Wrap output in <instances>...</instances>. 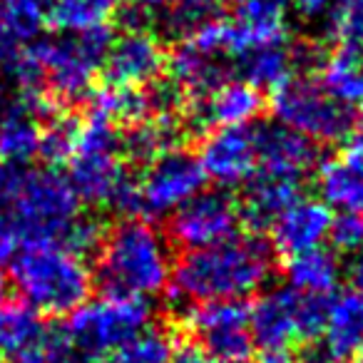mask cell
Listing matches in <instances>:
<instances>
[{
	"mask_svg": "<svg viewBox=\"0 0 363 363\" xmlns=\"http://www.w3.org/2000/svg\"><path fill=\"white\" fill-rule=\"evenodd\" d=\"M110 45V28L38 38L30 45L6 55L8 72L18 85V92L43 97V90H48L57 100L72 102L90 92L95 75L105 65Z\"/></svg>",
	"mask_w": 363,
	"mask_h": 363,
	"instance_id": "cell-1",
	"label": "cell"
},
{
	"mask_svg": "<svg viewBox=\"0 0 363 363\" xmlns=\"http://www.w3.org/2000/svg\"><path fill=\"white\" fill-rule=\"evenodd\" d=\"M274 249L259 237H232L217 247L194 249L177 262L174 291L189 301H227L259 291L272 277Z\"/></svg>",
	"mask_w": 363,
	"mask_h": 363,
	"instance_id": "cell-2",
	"label": "cell"
},
{
	"mask_svg": "<svg viewBox=\"0 0 363 363\" xmlns=\"http://www.w3.org/2000/svg\"><path fill=\"white\" fill-rule=\"evenodd\" d=\"M120 132L107 117L90 110L77 127L75 152L70 157V184L77 199L95 207H112L120 214H142L140 182H135L120 157Z\"/></svg>",
	"mask_w": 363,
	"mask_h": 363,
	"instance_id": "cell-3",
	"label": "cell"
},
{
	"mask_svg": "<svg viewBox=\"0 0 363 363\" xmlns=\"http://www.w3.org/2000/svg\"><path fill=\"white\" fill-rule=\"evenodd\" d=\"M167 239L150 222L127 219L105 232L97 249V284L115 296H155L169 284Z\"/></svg>",
	"mask_w": 363,
	"mask_h": 363,
	"instance_id": "cell-4",
	"label": "cell"
},
{
	"mask_svg": "<svg viewBox=\"0 0 363 363\" xmlns=\"http://www.w3.org/2000/svg\"><path fill=\"white\" fill-rule=\"evenodd\" d=\"M11 277L21 298L38 313L65 316L87 301L92 279L82 257L60 244L26 247L11 264Z\"/></svg>",
	"mask_w": 363,
	"mask_h": 363,
	"instance_id": "cell-5",
	"label": "cell"
},
{
	"mask_svg": "<svg viewBox=\"0 0 363 363\" xmlns=\"http://www.w3.org/2000/svg\"><path fill=\"white\" fill-rule=\"evenodd\" d=\"M80 217V199L70 179L52 169H26L18 192L0 219L11 227L13 237L26 247L60 244L75 219Z\"/></svg>",
	"mask_w": 363,
	"mask_h": 363,
	"instance_id": "cell-6",
	"label": "cell"
},
{
	"mask_svg": "<svg viewBox=\"0 0 363 363\" xmlns=\"http://www.w3.org/2000/svg\"><path fill=\"white\" fill-rule=\"evenodd\" d=\"M152 308L140 296L105 294L97 301H85L70 313L65 326L67 341L75 353L85 358H102L117 353L122 346L147 331Z\"/></svg>",
	"mask_w": 363,
	"mask_h": 363,
	"instance_id": "cell-7",
	"label": "cell"
},
{
	"mask_svg": "<svg viewBox=\"0 0 363 363\" xmlns=\"http://www.w3.org/2000/svg\"><path fill=\"white\" fill-rule=\"evenodd\" d=\"M272 110L279 125L298 132L313 145L343 142L356 127V110L338 102L321 82L308 77H291L274 90Z\"/></svg>",
	"mask_w": 363,
	"mask_h": 363,
	"instance_id": "cell-8",
	"label": "cell"
},
{
	"mask_svg": "<svg viewBox=\"0 0 363 363\" xmlns=\"http://www.w3.org/2000/svg\"><path fill=\"white\" fill-rule=\"evenodd\" d=\"M0 356L11 363H77L65 328L48 326L26 301L0 308Z\"/></svg>",
	"mask_w": 363,
	"mask_h": 363,
	"instance_id": "cell-9",
	"label": "cell"
},
{
	"mask_svg": "<svg viewBox=\"0 0 363 363\" xmlns=\"http://www.w3.org/2000/svg\"><path fill=\"white\" fill-rule=\"evenodd\" d=\"M184 328L217 361L247 363L252 358L254 341L249 333V306L239 298L197 303L184 316Z\"/></svg>",
	"mask_w": 363,
	"mask_h": 363,
	"instance_id": "cell-10",
	"label": "cell"
},
{
	"mask_svg": "<svg viewBox=\"0 0 363 363\" xmlns=\"http://www.w3.org/2000/svg\"><path fill=\"white\" fill-rule=\"evenodd\" d=\"M207 174L197 155L187 150H172L150 162L145 177L140 182V202L142 214L162 217L174 214L182 204L204 192Z\"/></svg>",
	"mask_w": 363,
	"mask_h": 363,
	"instance_id": "cell-11",
	"label": "cell"
},
{
	"mask_svg": "<svg viewBox=\"0 0 363 363\" xmlns=\"http://www.w3.org/2000/svg\"><path fill=\"white\" fill-rule=\"evenodd\" d=\"M239 222V204L227 192H199L169 217V237L194 252L232 239Z\"/></svg>",
	"mask_w": 363,
	"mask_h": 363,
	"instance_id": "cell-12",
	"label": "cell"
},
{
	"mask_svg": "<svg viewBox=\"0 0 363 363\" xmlns=\"http://www.w3.org/2000/svg\"><path fill=\"white\" fill-rule=\"evenodd\" d=\"M52 110L40 95L0 97V162L26 164L40 157L43 147V117Z\"/></svg>",
	"mask_w": 363,
	"mask_h": 363,
	"instance_id": "cell-13",
	"label": "cell"
},
{
	"mask_svg": "<svg viewBox=\"0 0 363 363\" xmlns=\"http://www.w3.org/2000/svg\"><path fill=\"white\" fill-rule=\"evenodd\" d=\"M167 57L160 40L145 28H132L112 40L105 57V80L115 87H147L164 70Z\"/></svg>",
	"mask_w": 363,
	"mask_h": 363,
	"instance_id": "cell-14",
	"label": "cell"
},
{
	"mask_svg": "<svg viewBox=\"0 0 363 363\" xmlns=\"http://www.w3.org/2000/svg\"><path fill=\"white\" fill-rule=\"evenodd\" d=\"M252 132L262 174L298 182L318 167V147L298 132L279 122H262Z\"/></svg>",
	"mask_w": 363,
	"mask_h": 363,
	"instance_id": "cell-15",
	"label": "cell"
},
{
	"mask_svg": "<svg viewBox=\"0 0 363 363\" xmlns=\"http://www.w3.org/2000/svg\"><path fill=\"white\" fill-rule=\"evenodd\" d=\"M199 162L219 187H239L257 172V147L249 127H217L204 137Z\"/></svg>",
	"mask_w": 363,
	"mask_h": 363,
	"instance_id": "cell-16",
	"label": "cell"
},
{
	"mask_svg": "<svg viewBox=\"0 0 363 363\" xmlns=\"http://www.w3.org/2000/svg\"><path fill=\"white\" fill-rule=\"evenodd\" d=\"M331 209L321 199L298 197L269 229L272 249L289 259L323 247L331 229Z\"/></svg>",
	"mask_w": 363,
	"mask_h": 363,
	"instance_id": "cell-17",
	"label": "cell"
},
{
	"mask_svg": "<svg viewBox=\"0 0 363 363\" xmlns=\"http://www.w3.org/2000/svg\"><path fill=\"white\" fill-rule=\"evenodd\" d=\"M294 289H272L249 306V333L262 351H289L298 341Z\"/></svg>",
	"mask_w": 363,
	"mask_h": 363,
	"instance_id": "cell-18",
	"label": "cell"
},
{
	"mask_svg": "<svg viewBox=\"0 0 363 363\" xmlns=\"http://www.w3.org/2000/svg\"><path fill=\"white\" fill-rule=\"evenodd\" d=\"M264 97L244 80H229L209 97L194 102L189 125L199 127H249L262 115Z\"/></svg>",
	"mask_w": 363,
	"mask_h": 363,
	"instance_id": "cell-19",
	"label": "cell"
},
{
	"mask_svg": "<svg viewBox=\"0 0 363 363\" xmlns=\"http://www.w3.org/2000/svg\"><path fill=\"white\" fill-rule=\"evenodd\" d=\"M167 70H169V77L177 90L192 95L194 102L204 100L214 90H219L224 82H229L227 60L204 55L202 50H197L187 40H182L179 48L169 55Z\"/></svg>",
	"mask_w": 363,
	"mask_h": 363,
	"instance_id": "cell-20",
	"label": "cell"
},
{
	"mask_svg": "<svg viewBox=\"0 0 363 363\" xmlns=\"http://www.w3.org/2000/svg\"><path fill=\"white\" fill-rule=\"evenodd\" d=\"M323 348L331 361H343L353 356L363 343V296L351 291H341L328 298L326 328H323Z\"/></svg>",
	"mask_w": 363,
	"mask_h": 363,
	"instance_id": "cell-21",
	"label": "cell"
},
{
	"mask_svg": "<svg viewBox=\"0 0 363 363\" xmlns=\"http://www.w3.org/2000/svg\"><path fill=\"white\" fill-rule=\"evenodd\" d=\"M298 199V182L281 179V177L262 174L249 182L244 199L239 204L242 222L252 229H272V224Z\"/></svg>",
	"mask_w": 363,
	"mask_h": 363,
	"instance_id": "cell-22",
	"label": "cell"
},
{
	"mask_svg": "<svg viewBox=\"0 0 363 363\" xmlns=\"http://www.w3.org/2000/svg\"><path fill=\"white\" fill-rule=\"evenodd\" d=\"M316 187L326 207L363 214V164L343 155L318 162Z\"/></svg>",
	"mask_w": 363,
	"mask_h": 363,
	"instance_id": "cell-23",
	"label": "cell"
},
{
	"mask_svg": "<svg viewBox=\"0 0 363 363\" xmlns=\"http://www.w3.org/2000/svg\"><path fill=\"white\" fill-rule=\"evenodd\" d=\"M48 6V0H0V55H11L40 38Z\"/></svg>",
	"mask_w": 363,
	"mask_h": 363,
	"instance_id": "cell-24",
	"label": "cell"
},
{
	"mask_svg": "<svg viewBox=\"0 0 363 363\" xmlns=\"http://www.w3.org/2000/svg\"><path fill=\"white\" fill-rule=\"evenodd\" d=\"M284 274H286L289 289H294V291L311 294V296H328L338 286L341 264H338L336 254L318 247L311 252L289 257Z\"/></svg>",
	"mask_w": 363,
	"mask_h": 363,
	"instance_id": "cell-25",
	"label": "cell"
},
{
	"mask_svg": "<svg viewBox=\"0 0 363 363\" xmlns=\"http://www.w3.org/2000/svg\"><path fill=\"white\" fill-rule=\"evenodd\" d=\"M242 80L262 90H279L284 82L294 77V67L298 65V48H289V43L259 48V50L237 60Z\"/></svg>",
	"mask_w": 363,
	"mask_h": 363,
	"instance_id": "cell-26",
	"label": "cell"
},
{
	"mask_svg": "<svg viewBox=\"0 0 363 363\" xmlns=\"http://www.w3.org/2000/svg\"><path fill=\"white\" fill-rule=\"evenodd\" d=\"M323 90L338 102L353 107L363 105V50L336 48L321 65Z\"/></svg>",
	"mask_w": 363,
	"mask_h": 363,
	"instance_id": "cell-27",
	"label": "cell"
},
{
	"mask_svg": "<svg viewBox=\"0 0 363 363\" xmlns=\"http://www.w3.org/2000/svg\"><path fill=\"white\" fill-rule=\"evenodd\" d=\"M120 6L122 0H50L48 23L62 35H75L95 28H107Z\"/></svg>",
	"mask_w": 363,
	"mask_h": 363,
	"instance_id": "cell-28",
	"label": "cell"
},
{
	"mask_svg": "<svg viewBox=\"0 0 363 363\" xmlns=\"http://www.w3.org/2000/svg\"><path fill=\"white\" fill-rule=\"evenodd\" d=\"M182 137V125L172 120V115H152L147 120L130 125V132L122 140L125 152L135 162H147L162 157L164 152L177 150Z\"/></svg>",
	"mask_w": 363,
	"mask_h": 363,
	"instance_id": "cell-29",
	"label": "cell"
},
{
	"mask_svg": "<svg viewBox=\"0 0 363 363\" xmlns=\"http://www.w3.org/2000/svg\"><path fill=\"white\" fill-rule=\"evenodd\" d=\"M227 0H172L164 13V30L177 40H187L207 23L224 18Z\"/></svg>",
	"mask_w": 363,
	"mask_h": 363,
	"instance_id": "cell-30",
	"label": "cell"
},
{
	"mask_svg": "<svg viewBox=\"0 0 363 363\" xmlns=\"http://www.w3.org/2000/svg\"><path fill=\"white\" fill-rule=\"evenodd\" d=\"M326 33L338 48L363 50V0H333L326 13Z\"/></svg>",
	"mask_w": 363,
	"mask_h": 363,
	"instance_id": "cell-31",
	"label": "cell"
},
{
	"mask_svg": "<svg viewBox=\"0 0 363 363\" xmlns=\"http://www.w3.org/2000/svg\"><path fill=\"white\" fill-rule=\"evenodd\" d=\"M172 338L164 331L147 328L115 353L112 363H172Z\"/></svg>",
	"mask_w": 363,
	"mask_h": 363,
	"instance_id": "cell-32",
	"label": "cell"
},
{
	"mask_svg": "<svg viewBox=\"0 0 363 363\" xmlns=\"http://www.w3.org/2000/svg\"><path fill=\"white\" fill-rule=\"evenodd\" d=\"M77 127H80L77 117H55V120L43 130L40 157H45L52 164L70 162L72 152H75V142H77Z\"/></svg>",
	"mask_w": 363,
	"mask_h": 363,
	"instance_id": "cell-33",
	"label": "cell"
},
{
	"mask_svg": "<svg viewBox=\"0 0 363 363\" xmlns=\"http://www.w3.org/2000/svg\"><path fill=\"white\" fill-rule=\"evenodd\" d=\"M326 313H328V296L298 294V296H296L298 341H301V343L318 341V338L323 336V328H326Z\"/></svg>",
	"mask_w": 363,
	"mask_h": 363,
	"instance_id": "cell-34",
	"label": "cell"
},
{
	"mask_svg": "<svg viewBox=\"0 0 363 363\" xmlns=\"http://www.w3.org/2000/svg\"><path fill=\"white\" fill-rule=\"evenodd\" d=\"M232 6L237 21L286 28V11L291 0H232Z\"/></svg>",
	"mask_w": 363,
	"mask_h": 363,
	"instance_id": "cell-35",
	"label": "cell"
},
{
	"mask_svg": "<svg viewBox=\"0 0 363 363\" xmlns=\"http://www.w3.org/2000/svg\"><path fill=\"white\" fill-rule=\"evenodd\" d=\"M328 239L338 252L358 254L363 249V214L356 212H338L331 219Z\"/></svg>",
	"mask_w": 363,
	"mask_h": 363,
	"instance_id": "cell-36",
	"label": "cell"
},
{
	"mask_svg": "<svg viewBox=\"0 0 363 363\" xmlns=\"http://www.w3.org/2000/svg\"><path fill=\"white\" fill-rule=\"evenodd\" d=\"M102 239H105V229H102V224L97 222V219L77 217L75 224L70 227V232H67L65 239L60 242V247H65L67 252L82 257V254H87V252H97Z\"/></svg>",
	"mask_w": 363,
	"mask_h": 363,
	"instance_id": "cell-37",
	"label": "cell"
},
{
	"mask_svg": "<svg viewBox=\"0 0 363 363\" xmlns=\"http://www.w3.org/2000/svg\"><path fill=\"white\" fill-rule=\"evenodd\" d=\"M172 363H222V361L209 356V353L199 346H179L172 353Z\"/></svg>",
	"mask_w": 363,
	"mask_h": 363,
	"instance_id": "cell-38",
	"label": "cell"
},
{
	"mask_svg": "<svg viewBox=\"0 0 363 363\" xmlns=\"http://www.w3.org/2000/svg\"><path fill=\"white\" fill-rule=\"evenodd\" d=\"M331 3H333V0H291V6L296 8L298 16L308 18V21L326 16L328 8H331Z\"/></svg>",
	"mask_w": 363,
	"mask_h": 363,
	"instance_id": "cell-39",
	"label": "cell"
},
{
	"mask_svg": "<svg viewBox=\"0 0 363 363\" xmlns=\"http://www.w3.org/2000/svg\"><path fill=\"white\" fill-rule=\"evenodd\" d=\"M348 279L353 284V291L363 296V249L358 254H353L351 264H348Z\"/></svg>",
	"mask_w": 363,
	"mask_h": 363,
	"instance_id": "cell-40",
	"label": "cell"
},
{
	"mask_svg": "<svg viewBox=\"0 0 363 363\" xmlns=\"http://www.w3.org/2000/svg\"><path fill=\"white\" fill-rule=\"evenodd\" d=\"M13 247H16V237H13L11 227H8L3 219H0V264L6 262L13 254Z\"/></svg>",
	"mask_w": 363,
	"mask_h": 363,
	"instance_id": "cell-41",
	"label": "cell"
},
{
	"mask_svg": "<svg viewBox=\"0 0 363 363\" xmlns=\"http://www.w3.org/2000/svg\"><path fill=\"white\" fill-rule=\"evenodd\" d=\"M127 3L140 13H152V11H162V8H167L172 0H127Z\"/></svg>",
	"mask_w": 363,
	"mask_h": 363,
	"instance_id": "cell-42",
	"label": "cell"
},
{
	"mask_svg": "<svg viewBox=\"0 0 363 363\" xmlns=\"http://www.w3.org/2000/svg\"><path fill=\"white\" fill-rule=\"evenodd\" d=\"M262 363H298L289 351H264Z\"/></svg>",
	"mask_w": 363,
	"mask_h": 363,
	"instance_id": "cell-43",
	"label": "cell"
},
{
	"mask_svg": "<svg viewBox=\"0 0 363 363\" xmlns=\"http://www.w3.org/2000/svg\"><path fill=\"white\" fill-rule=\"evenodd\" d=\"M6 306V284H3V279H0V308Z\"/></svg>",
	"mask_w": 363,
	"mask_h": 363,
	"instance_id": "cell-44",
	"label": "cell"
},
{
	"mask_svg": "<svg viewBox=\"0 0 363 363\" xmlns=\"http://www.w3.org/2000/svg\"><path fill=\"white\" fill-rule=\"evenodd\" d=\"M353 363H363V343L358 346V351L353 353Z\"/></svg>",
	"mask_w": 363,
	"mask_h": 363,
	"instance_id": "cell-45",
	"label": "cell"
},
{
	"mask_svg": "<svg viewBox=\"0 0 363 363\" xmlns=\"http://www.w3.org/2000/svg\"><path fill=\"white\" fill-rule=\"evenodd\" d=\"M318 363H336V361H318Z\"/></svg>",
	"mask_w": 363,
	"mask_h": 363,
	"instance_id": "cell-46",
	"label": "cell"
},
{
	"mask_svg": "<svg viewBox=\"0 0 363 363\" xmlns=\"http://www.w3.org/2000/svg\"><path fill=\"white\" fill-rule=\"evenodd\" d=\"M90 363H95V361H90Z\"/></svg>",
	"mask_w": 363,
	"mask_h": 363,
	"instance_id": "cell-47",
	"label": "cell"
},
{
	"mask_svg": "<svg viewBox=\"0 0 363 363\" xmlns=\"http://www.w3.org/2000/svg\"><path fill=\"white\" fill-rule=\"evenodd\" d=\"M48 3H50V0H48Z\"/></svg>",
	"mask_w": 363,
	"mask_h": 363,
	"instance_id": "cell-48",
	"label": "cell"
}]
</instances>
